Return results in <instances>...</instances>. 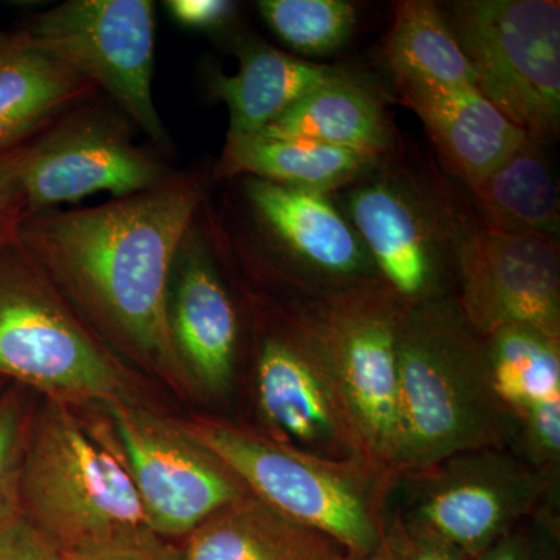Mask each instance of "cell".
I'll return each mask as SVG.
<instances>
[{
	"mask_svg": "<svg viewBox=\"0 0 560 560\" xmlns=\"http://www.w3.org/2000/svg\"><path fill=\"white\" fill-rule=\"evenodd\" d=\"M514 448L529 466L559 480L560 400L525 412L514 422Z\"/></svg>",
	"mask_w": 560,
	"mask_h": 560,
	"instance_id": "obj_28",
	"label": "cell"
},
{
	"mask_svg": "<svg viewBox=\"0 0 560 560\" xmlns=\"http://www.w3.org/2000/svg\"><path fill=\"white\" fill-rule=\"evenodd\" d=\"M341 560H368V558H363V556L353 555V552H346L345 556H342Z\"/></svg>",
	"mask_w": 560,
	"mask_h": 560,
	"instance_id": "obj_35",
	"label": "cell"
},
{
	"mask_svg": "<svg viewBox=\"0 0 560 560\" xmlns=\"http://www.w3.org/2000/svg\"><path fill=\"white\" fill-rule=\"evenodd\" d=\"M220 456L256 497L291 521L326 534L348 552L370 558L386 522L397 480L361 459H329L223 420L180 422Z\"/></svg>",
	"mask_w": 560,
	"mask_h": 560,
	"instance_id": "obj_4",
	"label": "cell"
},
{
	"mask_svg": "<svg viewBox=\"0 0 560 560\" xmlns=\"http://www.w3.org/2000/svg\"><path fill=\"white\" fill-rule=\"evenodd\" d=\"M2 382H3V381H0V394H2V393H3V383H2Z\"/></svg>",
	"mask_w": 560,
	"mask_h": 560,
	"instance_id": "obj_36",
	"label": "cell"
},
{
	"mask_svg": "<svg viewBox=\"0 0 560 560\" xmlns=\"http://www.w3.org/2000/svg\"><path fill=\"white\" fill-rule=\"evenodd\" d=\"M208 173L179 172L156 189L94 208L21 220L16 242L103 341L187 381L168 329L173 259L208 200Z\"/></svg>",
	"mask_w": 560,
	"mask_h": 560,
	"instance_id": "obj_1",
	"label": "cell"
},
{
	"mask_svg": "<svg viewBox=\"0 0 560 560\" xmlns=\"http://www.w3.org/2000/svg\"><path fill=\"white\" fill-rule=\"evenodd\" d=\"M0 560H62L61 552L27 518L0 526Z\"/></svg>",
	"mask_w": 560,
	"mask_h": 560,
	"instance_id": "obj_31",
	"label": "cell"
},
{
	"mask_svg": "<svg viewBox=\"0 0 560 560\" xmlns=\"http://www.w3.org/2000/svg\"><path fill=\"white\" fill-rule=\"evenodd\" d=\"M254 397L261 431L272 440L323 458L368 463L307 302L268 316L254 359Z\"/></svg>",
	"mask_w": 560,
	"mask_h": 560,
	"instance_id": "obj_9",
	"label": "cell"
},
{
	"mask_svg": "<svg viewBox=\"0 0 560 560\" xmlns=\"http://www.w3.org/2000/svg\"><path fill=\"white\" fill-rule=\"evenodd\" d=\"M168 329L187 381L201 393H230L242 342V315L223 272L206 200L173 259Z\"/></svg>",
	"mask_w": 560,
	"mask_h": 560,
	"instance_id": "obj_16",
	"label": "cell"
},
{
	"mask_svg": "<svg viewBox=\"0 0 560 560\" xmlns=\"http://www.w3.org/2000/svg\"><path fill=\"white\" fill-rule=\"evenodd\" d=\"M256 135L300 139L385 158L393 130L374 92L341 70Z\"/></svg>",
	"mask_w": 560,
	"mask_h": 560,
	"instance_id": "obj_22",
	"label": "cell"
},
{
	"mask_svg": "<svg viewBox=\"0 0 560 560\" xmlns=\"http://www.w3.org/2000/svg\"><path fill=\"white\" fill-rule=\"evenodd\" d=\"M368 560H470L455 545L394 514L386 517L382 537Z\"/></svg>",
	"mask_w": 560,
	"mask_h": 560,
	"instance_id": "obj_29",
	"label": "cell"
},
{
	"mask_svg": "<svg viewBox=\"0 0 560 560\" xmlns=\"http://www.w3.org/2000/svg\"><path fill=\"white\" fill-rule=\"evenodd\" d=\"M471 191L480 223L489 230L558 242V180L537 140L526 139Z\"/></svg>",
	"mask_w": 560,
	"mask_h": 560,
	"instance_id": "obj_23",
	"label": "cell"
},
{
	"mask_svg": "<svg viewBox=\"0 0 560 560\" xmlns=\"http://www.w3.org/2000/svg\"><path fill=\"white\" fill-rule=\"evenodd\" d=\"M559 518L544 514L523 522L474 560H556Z\"/></svg>",
	"mask_w": 560,
	"mask_h": 560,
	"instance_id": "obj_30",
	"label": "cell"
},
{
	"mask_svg": "<svg viewBox=\"0 0 560 560\" xmlns=\"http://www.w3.org/2000/svg\"><path fill=\"white\" fill-rule=\"evenodd\" d=\"M382 161L372 154L308 140L228 135L220 160L213 165L212 179L253 176L330 195L370 175Z\"/></svg>",
	"mask_w": 560,
	"mask_h": 560,
	"instance_id": "obj_21",
	"label": "cell"
},
{
	"mask_svg": "<svg viewBox=\"0 0 560 560\" xmlns=\"http://www.w3.org/2000/svg\"><path fill=\"white\" fill-rule=\"evenodd\" d=\"M164 7L184 27L217 31L232 20L237 3L230 0H167Z\"/></svg>",
	"mask_w": 560,
	"mask_h": 560,
	"instance_id": "obj_33",
	"label": "cell"
},
{
	"mask_svg": "<svg viewBox=\"0 0 560 560\" xmlns=\"http://www.w3.org/2000/svg\"><path fill=\"white\" fill-rule=\"evenodd\" d=\"M257 10L268 27L302 55L341 49L357 27V10L345 0H260Z\"/></svg>",
	"mask_w": 560,
	"mask_h": 560,
	"instance_id": "obj_26",
	"label": "cell"
},
{
	"mask_svg": "<svg viewBox=\"0 0 560 560\" xmlns=\"http://www.w3.org/2000/svg\"><path fill=\"white\" fill-rule=\"evenodd\" d=\"M368 463L399 481V329L404 305L381 282L307 301Z\"/></svg>",
	"mask_w": 560,
	"mask_h": 560,
	"instance_id": "obj_11",
	"label": "cell"
},
{
	"mask_svg": "<svg viewBox=\"0 0 560 560\" xmlns=\"http://www.w3.org/2000/svg\"><path fill=\"white\" fill-rule=\"evenodd\" d=\"M399 411V478L455 453L514 445V420L490 381L485 337L455 296L401 312Z\"/></svg>",
	"mask_w": 560,
	"mask_h": 560,
	"instance_id": "obj_2",
	"label": "cell"
},
{
	"mask_svg": "<svg viewBox=\"0 0 560 560\" xmlns=\"http://www.w3.org/2000/svg\"><path fill=\"white\" fill-rule=\"evenodd\" d=\"M447 18L478 91L530 139L560 130V3L463 0Z\"/></svg>",
	"mask_w": 560,
	"mask_h": 560,
	"instance_id": "obj_7",
	"label": "cell"
},
{
	"mask_svg": "<svg viewBox=\"0 0 560 560\" xmlns=\"http://www.w3.org/2000/svg\"><path fill=\"white\" fill-rule=\"evenodd\" d=\"M97 94L94 84L40 54L20 32L0 33V158Z\"/></svg>",
	"mask_w": 560,
	"mask_h": 560,
	"instance_id": "obj_18",
	"label": "cell"
},
{
	"mask_svg": "<svg viewBox=\"0 0 560 560\" xmlns=\"http://www.w3.org/2000/svg\"><path fill=\"white\" fill-rule=\"evenodd\" d=\"M345 548L254 495L228 504L184 539L180 560H341Z\"/></svg>",
	"mask_w": 560,
	"mask_h": 560,
	"instance_id": "obj_19",
	"label": "cell"
},
{
	"mask_svg": "<svg viewBox=\"0 0 560 560\" xmlns=\"http://www.w3.org/2000/svg\"><path fill=\"white\" fill-rule=\"evenodd\" d=\"M62 560H180V548L172 541L154 539L142 544L119 545L102 550L61 552Z\"/></svg>",
	"mask_w": 560,
	"mask_h": 560,
	"instance_id": "obj_34",
	"label": "cell"
},
{
	"mask_svg": "<svg viewBox=\"0 0 560 560\" xmlns=\"http://www.w3.org/2000/svg\"><path fill=\"white\" fill-rule=\"evenodd\" d=\"M345 190L342 213L404 307L453 296L471 219L447 190L383 161Z\"/></svg>",
	"mask_w": 560,
	"mask_h": 560,
	"instance_id": "obj_6",
	"label": "cell"
},
{
	"mask_svg": "<svg viewBox=\"0 0 560 560\" xmlns=\"http://www.w3.org/2000/svg\"><path fill=\"white\" fill-rule=\"evenodd\" d=\"M232 180L246 221L237 234L221 223L228 237L272 265L311 301L378 280L370 254L330 195L253 176Z\"/></svg>",
	"mask_w": 560,
	"mask_h": 560,
	"instance_id": "obj_12",
	"label": "cell"
},
{
	"mask_svg": "<svg viewBox=\"0 0 560 560\" xmlns=\"http://www.w3.org/2000/svg\"><path fill=\"white\" fill-rule=\"evenodd\" d=\"M396 83L404 105L423 121L445 162L470 189L529 138L477 88Z\"/></svg>",
	"mask_w": 560,
	"mask_h": 560,
	"instance_id": "obj_17",
	"label": "cell"
},
{
	"mask_svg": "<svg viewBox=\"0 0 560 560\" xmlns=\"http://www.w3.org/2000/svg\"><path fill=\"white\" fill-rule=\"evenodd\" d=\"M0 381L73 408L135 401L120 361L16 238L0 248Z\"/></svg>",
	"mask_w": 560,
	"mask_h": 560,
	"instance_id": "obj_5",
	"label": "cell"
},
{
	"mask_svg": "<svg viewBox=\"0 0 560 560\" xmlns=\"http://www.w3.org/2000/svg\"><path fill=\"white\" fill-rule=\"evenodd\" d=\"M32 411L21 386L0 394V526L21 514V475Z\"/></svg>",
	"mask_w": 560,
	"mask_h": 560,
	"instance_id": "obj_27",
	"label": "cell"
},
{
	"mask_svg": "<svg viewBox=\"0 0 560 560\" xmlns=\"http://www.w3.org/2000/svg\"><path fill=\"white\" fill-rule=\"evenodd\" d=\"M407 511L420 528L455 545L470 560L537 515H555L559 480L534 469L512 447L455 453L401 475Z\"/></svg>",
	"mask_w": 560,
	"mask_h": 560,
	"instance_id": "obj_10",
	"label": "cell"
},
{
	"mask_svg": "<svg viewBox=\"0 0 560 560\" xmlns=\"http://www.w3.org/2000/svg\"><path fill=\"white\" fill-rule=\"evenodd\" d=\"M235 55L237 72H213L209 79L210 94L230 110L231 136L264 131L305 95L341 72L254 39L237 40Z\"/></svg>",
	"mask_w": 560,
	"mask_h": 560,
	"instance_id": "obj_20",
	"label": "cell"
},
{
	"mask_svg": "<svg viewBox=\"0 0 560 560\" xmlns=\"http://www.w3.org/2000/svg\"><path fill=\"white\" fill-rule=\"evenodd\" d=\"M51 60L103 91L161 151H172L153 97L156 3L151 0H68L40 11L22 31Z\"/></svg>",
	"mask_w": 560,
	"mask_h": 560,
	"instance_id": "obj_8",
	"label": "cell"
},
{
	"mask_svg": "<svg viewBox=\"0 0 560 560\" xmlns=\"http://www.w3.org/2000/svg\"><path fill=\"white\" fill-rule=\"evenodd\" d=\"M490 381L512 420L560 400V338L525 324L485 337Z\"/></svg>",
	"mask_w": 560,
	"mask_h": 560,
	"instance_id": "obj_25",
	"label": "cell"
},
{
	"mask_svg": "<svg viewBox=\"0 0 560 560\" xmlns=\"http://www.w3.org/2000/svg\"><path fill=\"white\" fill-rule=\"evenodd\" d=\"M22 149L0 158V248L13 241L25 217L20 173Z\"/></svg>",
	"mask_w": 560,
	"mask_h": 560,
	"instance_id": "obj_32",
	"label": "cell"
},
{
	"mask_svg": "<svg viewBox=\"0 0 560 560\" xmlns=\"http://www.w3.org/2000/svg\"><path fill=\"white\" fill-rule=\"evenodd\" d=\"M456 290L460 312L481 337L525 324L560 338L558 242L471 220L460 243Z\"/></svg>",
	"mask_w": 560,
	"mask_h": 560,
	"instance_id": "obj_15",
	"label": "cell"
},
{
	"mask_svg": "<svg viewBox=\"0 0 560 560\" xmlns=\"http://www.w3.org/2000/svg\"><path fill=\"white\" fill-rule=\"evenodd\" d=\"M106 410L143 514L161 539H186L221 508L249 495L234 470L178 420L161 418L136 401Z\"/></svg>",
	"mask_w": 560,
	"mask_h": 560,
	"instance_id": "obj_14",
	"label": "cell"
},
{
	"mask_svg": "<svg viewBox=\"0 0 560 560\" xmlns=\"http://www.w3.org/2000/svg\"><path fill=\"white\" fill-rule=\"evenodd\" d=\"M385 55L396 81L477 88L474 70L447 18L429 0L397 3Z\"/></svg>",
	"mask_w": 560,
	"mask_h": 560,
	"instance_id": "obj_24",
	"label": "cell"
},
{
	"mask_svg": "<svg viewBox=\"0 0 560 560\" xmlns=\"http://www.w3.org/2000/svg\"><path fill=\"white\" fill-rule=\"evenodd\" d=\"M124 114L86 102L55 120L21 151L25 215L79 202L156 189L178 175L164 156L136 145Z\"/></svg>",
	"mask_w": 560,
	"mask_h": 560,
	"instance_id": "obj_13",
	"label": "cell"
},
{
	"mask_svg": "<svg viewBox=\"0 0 560 560\" xmlns=\"http://www.w3.org/2000/svg\"><path fill=\"white\" fill-rule=\"evenodd\" d=\"M21 514L60 552L161 539L150 529L116 445L73 407L49 399L32 411Z\"/></svg>",
	"mask_w": 560,
	"mask_h": 560,
	"instance_id": "obj_3",
	"label": "cell"
}]
</instances>
